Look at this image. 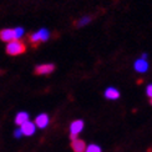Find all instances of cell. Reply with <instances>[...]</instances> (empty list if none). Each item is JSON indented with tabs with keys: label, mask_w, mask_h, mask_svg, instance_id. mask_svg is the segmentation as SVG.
Listing matches in <instances>:
<instances>
[{
	"label": "cell",
	"mask_w": 152,
	"mask_h": 152,
	"mask_svg": "<svg viewBox=\"0 0 152 152\" xmlns=\"http://www.w3.org/2000/svg\"><path fill=\"white\" fill-rule=\"evenodd\" d=\"M105 97L107 100H117L120 97V91L115 87H109L105 90Z\"/></svg>",
	"instance_id": "obj_10"
},
{
	"label": "cell",
	"mask_w": 152,
	"mask_h": 152,
	"mask_svg": "<svg viewBox=\"0 0 152 152\" xmlns=\"http://www.w3.org/2000/svg\"><path fill=\"white\" fill-rule=\"evenodd\" d=\"M150 104H151V105H152V97H151V99H150Z\"/></svg>",
	"instance_id": "obj_17"
},
{
	"label": "cell",
	"mask_w": 152,
	"mask_h": 152,
	"mask_svg": "<svg viewBox=\"0 0 152 152\" xmlns=\"http://www.w3.org/2000/svg\"><path fill=\"white\" fill-rule=\"evenodd\" d=\"M0 40L4 41V42H8V44L10 41H12V40H16L14 29H3V30H0Z\"/></svg>",
	"instance_id": "obj_5"
},
{
	"label": "cell",
	"mask_w": 152,
	"mask_h": 152,
	"mask_svg": "<svg viewBox=\"0 0 152 152\" xmlns=\"http://www.w3.org/2000/svg\"><path fill=\"white\" fill-rule=\"evenodd\" d=\"M50 37V33L46 30V29H40L39 31H36L34 34H29L28 35V40L30 41V44L33 45L34 48H37L40 42H44L49 40Z\"/></svg>",
	"instance_id": "obj_2"
},
{
	"label": "cell",
	"mask_w": 152,
	"mask_h": 152,
	"mask_svg": "<svg viewBox=\"0 0 152 152\" xmlns=\"http://www.w3.org/2000/svg\"><path fill=\"white\" fill-rule=\"evenodd\" d=\"M91 21V16H85V18H82V19H80V20L77 21V26H85L86 24H88Z\"/></svg>",
	"instance_id": "obj_12"
},
{
	"label": "cell",
	"mask_w": 152,
	"mask_h": 152,
	"mask_svg": "<svg viewBox=\"0 0 152 152\" xmlns=\"http://www.w3.org/2000/svg\"><path fill=\"white\" fill-rule=\"evenodd\" d=\"M14 136L16 137V138H20L21 136H23V134H21V130L19 129V130H15V132H14Z\"/></svg>",
	"instance_id": "obj_16"
},
{
	"label": "cell",
	"mask_w": 152,
	"mask_h": 152,
	"mask_svg": "<svg viewBox=\"0 0 152 152\" xmlns=\"http://www.w3.org/2000/svg\"><path fill=\"white\" fill-rule=\"evenodd\" d=\"M55 70V65L54 64H42V65H37L35 67V75H49Z\"/></svg>",
	"instance_id": "obj_4"
},
{
	"label": "cell",
	"mask_w": 152,
	"mask_h": 152,
	"mask_svg": "<svg viewBox=\"0 0 152 152\" xmlns=\"http://www.w3.org/2000/svg\"><path fill=\"white\" fill-rule=\"evenodd\" d=\"M14 33H15V39L20 40L21 36L24 35V29L23 28H16V29H14Z\"/></svg>",
	"instance_id": "obj_13"
},
{
	"label": "cell",
	"mask_w": 152,
	"mask_h": 152,
	"mask_svg": "<svg viewBox=\"0 0 152 152\" xmlns=\"http://www.w3.org/2000/svg\"><path fill=\"white\" fill-rule=\"evenodd\" d=\"M135 70L138 71V72H146L148 70V62L143 59H138L136 62H135Z\"/></svg>",
	"instance_id": "obj_8"
},
{
	"label": "cell",
	"mask_w": 152,
	"mask_h": 152,
	"mask_svg": "<svg viewBox=\"0 0 152 152\" xmlns=\"http://www.w3.org/2000/svg\"><path fill=\"white\" fill-rule=\"evenodd\" d=\"M71 147L74 150V152H85L86 151V145L82 140H79L76 138L71 142Z\"/></svg>",
	"instance_id": "obj_9"
},
{
	"label": "cell",
	"mask_w": 152,
	"mask_h": 152,
	"mask_svg": "<svg viewBox=\"0 0 152 152\" xmlns=\"http://www.w3.org/2000/svg\"><path fill=\"white\" fill-rule=\"evenodd\" d=\"M5 50H6V54L8 55L18 56V55H21L26 51V44L23 40H12L6 45Z\"/></svg>",
	"instance_id": "obj_1"
},
{
	"label": "cell",
	"mask_w": 152,
	"mask_h": 152,
	"mask_svg": "<svg viewBox=\"0 0 152 152\" xmlns=\"http://www.w3.org/2000/svg\"><path fill=\"white\" fill-rule=\"evenodd\" d=\"M0 74H1V70H0Z\"/></svg>",
	"instance_id": "obj_18"
},
{
	"label": "cell",
	"mask_w": 152,
	"mask_h": 152,
	"mask_svg": "<svg viewBox=\"0 0 152 152\" xmlns=\"http://www.w3.org/2000/svg\"><path fill=\"white\" fill-rule=\"evenodd\" d=\"M146 94H147V96H148L150 99L152 97V84L147 86V88H146Z\"/></svg>",
	"instance_id": "obj_15"
},
{
	"label": "cell",
	"mask_w": 152,
	"mask_h": 152,
	"mask_svg": "<svg viewBox=\"0 0 152 152\" xmlns=\"http://www.w3.org/2000/svg\"><path fill=\"white\" fill-rule=\"evenodd\" d=\"M84 130V121L82 120H75V121L71 122L70 125V137L71 140H76L77 138V135Z\"/></svg>",
	"instance_id": "obj_3"
},
{
	"label": "cell",
	"mask_w": 152,
	"mask_h": 152,
	"mask_svg": "<svg viewBox=\"0 0 152 152\" xmlns=\"http://www.w3.org/2000/svg\"><path fill=\"white\" fill-rule=\"evenodd\" d=\"M20 130H21V134L25 136H33L35 134V130H36V126L34 122L28 121L25 122L24 125L20 126Z\"/></svg>",
	"instance_id": "obj_6"
},
{
	"label": "cell",
	"mask_w": 152,
	"mask_h": 152,
	"mask_svg": "<svg viewBox=\"0 0 152 152\" xmlns=\"http://www.w3.org/2000/svg\"><path fill=\"white\" fill-rule=\"evenodd\" d=\"M50 122V118L49 116L46 115V113H40V115H37L36 118H35V126L36 127H39V129H45L46 126L49 125Z\"/></svg>",
	"instance_id": "obj_7"
},
{
	"label": "cell",
	"mask_w": 152,
	"mask_h": 152,
	"mask_svg": "<svg viewBox=\"0 0 152 152\" xmlns=\"http://www.w3.org/2000/svg\"><path fill=\"white\" fill-rule=\"evenodd\" d=\"M86 152H101V148L97 145H88L86 147Z\"/></svg>",
	"instance_id": "obj_14"
},
{
	"label": "cell",
	"mask_w": 152,
	"mask_h": 152,
	"mask_svg": "<svg viewBox=\"0 0 152 152\" xmlns=\"http://www.w3.org/2000/svg\"><path fill=\"white\" fill-rule=\"evenodd\" d=\"M28 121H29V113H28V112H25V111L19 112L18 115L15 116V124L19 125V126L24 125L25 122H28Z\"/></svg>",
	"instance_id": "obj_11"
}]
</instances>
